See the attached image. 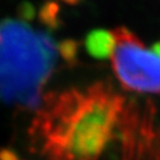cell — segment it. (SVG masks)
Listing matches in <instances>:
<instances>
[{
    "instance_id": "1",
    "label": "cell",
    "mask_w": 160,
    "mask_h": 160,
    "mask_svg": "<svg viewBox=\"0 0 160 160\" xmlns=\"http://www.w3.org/2000/svg\"><path fill=\"white\" fill-rule=\"evenodd\" d=\"M123 112L125 100L102 82L50 92L38 106L30 132L48 160H100Z\"/></svg>"
},
{
    "instance_id": "2",
    "label": "cell",
    "mask_w": 160,
    "mask_h": 160,
    "mask_svg": "<svg viewBox=\"0 0 160 160\" xmlns=\"http://www.w3.org/2000/svg\"><path fill=\"white\" fill-rule=\"evenodd\" d=\"M75 50L26 18L0 20V98L22 107H38L44 88L62 61Z\"/></svg>"
},
{
    "instance_id": "3",
    "label": "cell",
    "mask_w": 160,
    "mask_h": 160,
    "mask_svg": "<svg viewBox=\"0 0 160 160\" xmlns=\"http://www.w3.org/2000/svg\"><path fill=\"white\" fill-rule=\"evenodd\" d=\"M88 51L110 61L115 77L127 90L160 95V39L146 44L127 28L92 32Z\"/></svg>"
},
{
    "instance_id": "4",
    "label": "cell",
    "mask_w": 160,
    "mask_h": 160,
    "mask_svg": "<svg viewBox=\"0 0 160 160\" xmlns=\"http://www.w3.org/2000/svg\"><path fill=\"white\" fill-rule=\"evenodd\" d=\"M5 157H6V158H4V160H18V159H16L14 157H12V158H8V157H7V153H5Z\"/></svg>"
}]
</instances>
